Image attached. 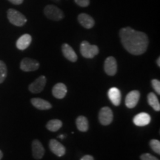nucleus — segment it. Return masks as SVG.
<instances>
[{
    "label": "nucleus",
    "mask_w": 160,
    "mask_h": 160,
    "mask_svg": "<svg viewBox=\"0 0 160 160\" xmlns=\"http://www.w3.org/2000/svg\"><path fill=\"white\" fill-rule=\"evenodd\" d=\"M67 87L63 83H57L53 86L52 89V93L57 99H63L67 94Z\"/></svg>",
    "instance_id": "obj_16"
},
{
    "label": "nucleus",
    "mask_w": 160,
    "mask_h": 160,
    "mask_svg": "<svg viewBox=\"0 0 160 160\" xmlns=\"http://www.w3.org/2000/svg\"><path fill=\"white\" fill-rule=\"evenodd\" d=\"M44 13L46 17L53 21H59L64 18V13L57 6L53 5H47L44 9Z\"/></svg>",
    "instance_id": "obj_4"
},
{
    "label": "nucleus",
    "mask_w": 160,
    "mask_h": 160,
    "mask_svg": "<svg viewBox=\"0 0 160 160\" xmlns=\"http://www.w3.org/2000/svg\"><path fill=\"white\" fill-rule=\"evenodd\" d=\"M80 160H94L91 155H85L80 159Z\"/></svg>",
    "instance_id": "obj_28"
},
{
    "label": "nucleus",
    "mask_w": 160,
    "mask_h": 160,
    "mask_svg": "<svg viewBox=\"0 0 160 160\" xmlns=\"http://www.w3.org/2000/svg\"><path fill=\"white\" fill-rule=\"evenodd\" d=\"M10 2H11L13 5H21L23 2L24 0H8Z\"/></svg>",
    "instance_id": "obj_27"
},
{
    "label": "nucleus",
    "mask_w": 160,
    "mask_h": 160,
    "mask_svg": "<svg viewBox=\"0 0 160 160\" xmlns=\"http://www.w3.org/2000/svg\"><path fill=\"white\" fill-rule=\"evenodd\" d=\"M59 139H63L64 138H65V135H62V134L59 135Z\"/></svg>",
    "instance_id": "obj_31"
},
{
    "label": "nucleus",
    "mask_w": 160,
    "mask_h": 160,
    "mask_svg": "<svg viewBox=\"0 0 160 160\" xmlns=\"http://www.w3.org/2000/svg\"><path fill=\"white\" fill-rule=\"evenodd\" d=\"M62 122L59 119H51L46 125V128L51 132H56L61 128Z\"/></svg>",
    "instance_id": "obj_21"
},
{
    "label": "nucleus",
    "mask_w": 160,
    "mask_h": 160,
    "mask_svg": "<svg viewBox=\"0 0 160 160\" xmlns=\"http://www.w3.org/2000/svg\"><path fill=\"white\" fill-rule=\"evenodd\" d=\"M108 95L109 99L111 100V102L113 105L119 106L120 105L122 99V94L121 92H120L117 88L113 87L110 88Z\"/></svg>",
    "instance_id": "obj_15"
},
{
    "label": "nucleus",
    "mask_w": 160,
    "mask_h": 160,
    "mask_svg": "<svg viewBox=\"0 0 160 160\" xmlns=\"http://www.w3.org/2000/svg\"><path fill=\"white\" fill-rule=\"evenodd\" d=\"M8 74L7 66L3 61L0 60V84L2 83L6 79Z\"/></svg>",
    "instance_id": "obj_22"
},
{
    "label": "nucleus",
    "mask_w": 160,
    "mask_h": 160,
    "mask_svg": "<svg viewBox=\"0 0 160 160\" xmlns=\"http://www.w3.org/2000/svg\"><path fill=\"white\" fill-rule=\"evenodd\" d=\"M62 51L64 57L67 59H68L69 61L72 62H75L77 61L78 57L77 53H75L73 48L71 45H69L68 44H63L62 46Z\"/></svg>",
    "instance_id": "obj_13"
},
{
    "label": "nucleus",
    "mask_w": 160,
    "mask_h": 160,
    "mask_svg": "<svg viewBox=\"0 0 160 160\" xmlns=\"http://www.w3.org/2000/svg\"><path fill=\"white\" fill-rule=\"evenodd\" d=\"M75 2L80 7H88L90 5V0H74Z\"/></svg>",
    "instance_id": "obj_26"
},
{
    "label": "nucleus",
    "mask_w": 160,
    "mask_h": 160,
    "mask_svg": "<svg viewBox=\"0 0 160 160\" xmlns=\"http://www.w3.org/2000/svg\"><path fill=\"white\" fill-rule=\"evenodd\" d=\"M140 93L137 90L131 91L128 93L125 98V105L128 108H133L139 102Z\"/></svg>",
    "instance_id": "obj_10"
},
{
    "label": "nucleus",
    "mask_w": 160,
    "mask_h": 160,
    "mask_svg": "<svg viewBox=\"0 0 160 160\" xmlns=\"http://www.w3.org/2000/svg\"><path fill=\"white\" fill-rule=\"evenodd\" d=\"M151 85L153 86V88L157 92L158 94H160V82L157 79H153L151 81Z\"/></svg>",
    "instance_id": "obj_24"
},
{
    "label": "nucleus",
    "mask_w": 160,
    "mask_h": 160,
    "mask_svg": "<svg viewBox=\"0 0 160 160\" xmlns=\"http://www.w3.org/2000/svg\"><path fill=\"white\" fill-rule=\"evenodd\" d=\"M76 124L78 130L81 132H86L88 130L89 124L88 119L84 116H79L76 120Z\"/></svg>",
    "instance_id": "obj_19"
},
{
    "label": "nucleus",
    "mask_w": 160,
    "mask_h": 160,
    "mask_svg": "<svg viewBox=\"0 0 160 160\" xmlns=\"http://www.w3.org/2000/svg\"><path fill=\"white\" fill-rule=\"evenodd\" d=\"M99 50L98 46L91 45L88 42L83 41L80 45V53L83 57L92 59L99 53Z\"/></svg>",
    "instance_id": "obj_2"
},
{
    "label": "nucleus",
    "mask_w": 160,
    "mask_h": 160,
    "mask_svg": "<svg viewBox=\"0 0 160 160\" xmlns=\"http://www.w3.org/2000/svg\"><path fill=\"white\" fill-rule=\"evenodd\" d=\"M8 19L9 22L13 25L18 26V27H22L27 22V19L22 13L17 11L14 9H9L7 12Z\"/></svg>",
    "instance_id": "obj_3"
},
{
    "label": "nucleus",
    "mask_w": 160,
    "mask_h": 160,
    "mask_svg": "<svg viewBox=\"0 0 160 160\" xmlns=\"http://www.w3.org/2000/svg\"><path fill=\"white\" fill-rule=\"evenodd\" d=\"M49 148L52 151V153L59 157H63L66 153L65 146L59 142H58L57 139H51L49 142Z\"/></svg>",
    "instance_id": "obj_8"
},
{
    "label": "nucleus",
    "mask_w": 160,
    "mask_h": 160,
    "mask_svg": "<svg viewBox=\"0 0 160 160\" xmlns=\"http://www.w3.org/2000/svg\"><path fill=\"white\" fill-rule=\"evenodd\" d=\"M78 22L80 25L86 29H91L95 25V21L93 18L87 13H80L78 16Z\"/></svg>",
    "instance_id": "obj_12"
},
{
    "label": "nucleus",
    "mask_w": 160,
    "mask_h": 160,
    "mask_svg": "<svg viewBox=\"0 0 160 160\" xmlns=\"http://www.w3.org/2000/svg\"><path fill=\"white\" fill-rule=\"evenodd\" d=\"M46 84V77L45 76H40L39 78L29 85V91L33 93H39L43 91Z\"/></svg>",
    "instance_id": "obj_9"
},
{
    "label": "nucleus",
    "mask_w": 160,
    "mask_h": 160,
    "mask_svg": "<svg viewBox=\"0 0 160 160\" xmlns=\"http://www.w3.org/2000/svg\"><path fill=\"white\" fill-rule=\"evenodd\" d=\"M39 68V63L37 60L31 58H24L20 63V69L25 72L34 71Z\"/></svg>",
    "instance_id": "obj_6"
},
{
    "label": "nucleus",
    "mask_w": 160,
    "mask_h": 160,
    "mask_svg": "<svg viewBox=\"0 0 160 160\" xmlns=\"http://www.w3.org/2000/svg\"><path fill=\"white\" fill-rule=\"evenodd\" d=\"M157 64L158 65V67H160V57H158V59H157Z\"/></svg>",
    "instance_id": "obj_29"
},
{
    "label": "nucleus",
    "mask_w": 160,
    "mask_h": 160,
    "mask_svg": "<svg viewBox=\"0 0 160 160\" xmlns=\"http://www.w3.org/2000/svg\"><path fill=\"white\" fill-rule=\"evenodd\" d=\"M150 147L157 154H160V142L157 139H151L150 141Z\"/></svg>",
    "instance_id": "obj_23"
},
{
    "label": "nucleus",
    "mask_w": 160,
    "mask_h": 160,
    "mask_svg": "<svg viewBox=\"0 0 160 160\" xmlns=\"http://www.w3.org/2000/svg\"><path fill=\"white\" fill-rule=\"evenodd\" d=\"M119 37L123 47L132 55L143 54L148 47L149 39L147 34L143 32L135 31L131 27L120 29Z\"/></svg>",
    "instance_id": "obj_1"
},
{
    "label": "nucleus",
    "mask_w": 160,
    "mask_h": 160,
    "mask_svg": "<svg viewBox=\"0 0 160 160\" xmlns=\"http://www.w3.org/2000/svg\"><path fill=\"white\" fill-rule=\"evenodd\" d=\"M32 42V37L30 34H24L21 36L18 40L17 41V48L19 50H21V51H24V50L27 49L29 47V45H31Z\"/></svg>",
    "instance_id": "obj_17"
},
{
    "label": "nucleus",
    "mask_w": 160,
    "mask_h": 160,
    "mask_svg": "<svg viewBox=\"0 0 160 160\" xmlns=\"http://www.w3.org/2000/svg\"><path fill=\"white\" fill-rule=\"evenodd\" d=\"M148 102L150 106H151L154 111H160V104L159 99H158L157 95L154 93L151 92V93H148Z\"/></svg>",
    "instance_id": "obj_20"
},
{
    "label": "nucleus",
    "mask_w": 160,
    "mask_h": 160,
    "mask_svg": "<svg viewBox=\"0 0 160 160\" xmlns=\"http://www.w3.org/2000/svg\"><path fill=\"white\" fill-rule=\"evenodd\" d=\"M140 159H141V160H159L157 157H155L154 156L150 154V153H143L140 157Z\"/></svg>",
    "instance_id": "obj_25"
},
{
    "label": "nucleus",
    "mask_w": 160,
    "mask_h": 160,
    "mask_svg": "<svg viewBox=\"0 0 160 160\" xmlns=\"http://www.w3.org/2000/svg\"><path fill=\"white\" fill-rule=\"evenodd\" d=\"M113 119V113L108 107L102 108L99 113V122L102 125H108Z\"/></svg>",
    "instance_id": "obj_5"
},
{
    "label": "nucleus",
    "mask_w": 160,
    "mask_h": 160,
    "mask_svg": "<svg viewBox=\"0 0 160 160\" xmlns=\"http://www.w3.org/2000/svg\"><path fill=\"white\" fill-rule=\"evenodd\" d=\"M104 70L106 74L108 76H114L117 72V60L113 57H109L105 59L104 63Z\"/></svg>",
    "instance_id": "obj_7"
},
{
    "label": "nucleus",
    "mask_w": 160,
    "mask_h": 160,
    "mask_svg": "<svg viewBox=\"0 0 160 160\" xmlns=\"http://www.w3.org/2000/svg\"><path fill=\"white\" fill-rule=\"evenodd\" d=\"M151 116L147 113H138L133 117V122L135 125L143 127V126L148 125L151 122Z\"/></svg>",
    "instance_id": "obj_14"
},
{
    "label": "nucleus",
    "mask_w": 160,
    "mask_h": 160,
    "mask_svg": "<svg viewBox=\"0 0 160 160\" xmlns=\"http://www.w3.org/2000/svg\"><path fill=\"white\" fill-rule=\"evenodd\" d=\"M31 104L33 105L36 108L39 110H49L52 108L51 104L49 102L46 101L45 99H40V98H33L31 100Z\"/></svg>",
    "instance_id": "obj_18"
},
{
    "label": "nucleus",
    "mask_w": 160,
    "mask_h": 160,
    "mask_svg": "<svg viewBox=\"0 0 160 160\" xmlns=\"http://www.w3.org/2000/svg\"><path fill=\"white\" fill-rule=\"evenodd\" d=\"M2 157H3V153L2 152L1 150H0V160L2 159Z\"/></svg>",
    "instance_id": "obj_30"
},
{
    "label": "nucleus",
    "mask_w": 160,
    "mask_h": 160,
    "mask_svg": "<svg viewBox=\"0 0 160 160\" xmlns=\"http://www.w3.org/2000/svg\"><path fill=\"white\" fill-rule=\"evenodd\" d=\"M32 154L36 159H41L45 154V148L38 139L33 140L32 142Z\"/></svg>",
    "instance_id": "obj_11"
}]
</instances>
